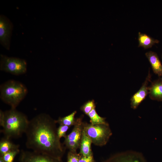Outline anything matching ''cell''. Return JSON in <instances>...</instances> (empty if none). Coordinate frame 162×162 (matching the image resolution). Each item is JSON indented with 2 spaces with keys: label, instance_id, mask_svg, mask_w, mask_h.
<instances>
[{
  "label": "cell",
  "instance_id": "obj_1",
  "mask_svg": "<svg viewBox=\"0 0 162 162\" xmlns=\"http://www.w3.org/2000/svg\"><path fill=\"white\" fill-rule=\"evenodd\" d=\"M56 120L41 113L29 121L26 146L33 151L61 159L66 149L58 137Z\"/></svg>",
  "mask_w": 162,
  "mask_h": 162
},
{
  "label": "cell",
  "instance_id": "obj_2",
  "mask_svg": "<svg viewBox=\"0 0 162 162\" xmlns=\"http://www.w3.org/2000/svg\"><path fill=\"white\" fill-rule=\"evenodd\" d=\"M29 121L25 114L16 108H11L4 112L0 110V125L2 127L1 132L6 138L10 139L21 136L25 133Z\"/></svg>",
  "mask_w": 162,
  "mask_h": 162
},
{
  "label": "cell",
  "instance_id": "obj_3",
  "mask_svg": "<svg viewBox=\"0 0 162 162\" xmlns=\"http://www.w3.org/2000/svg\"><path fill=\"white\" fill-rule=\"evenodd\" d=\"M28 90L23 83L14 80H8L0 86V98L11 108H16L25 97Z\"/></svg>",
  "mask_w": 162,
  "mask_h": 162
},
{
  "label": "cell",
  "instance_id": "obj_4",
  "mask_svg": "<svg viewBox=\"0 0 162 162\" xmlns=\"http://www.w3.org/2000/svg\"><path fill=\"white\" fill-rule=\"evenodd\" d=\"M83 130L91 139L92 144L98 146L105 145L112 134L108 123L92 125L84 122Z\"/></svg>",
  "mask_w": 162,
  "mask_h": 162
},
{
  "label": "cell",
  "instance_id": "obj_5",
  "mask_svg": "<svg viewBox=\"0 0 162 162\" xmlns=\"http://www.w3.org/2000/svg\"><path fill=\"white\" fill-rule=\"evenodd\" d=\"M0 70L14 75L26 73L27 64L24 59L16 57H9L1 54Z\"/></svg>",
  "mask_w": 162,
  "mask_h": 162
},
{
  "label": "cell",
  "instance_id": "obj_6",
  "mask_svg": "<svg viewBox=\"0 0 162 162\" xmlns=\"http://www.w3.org/2000/svg\"><path fill=\"white\" fill-rule=\"evenodd\" d=\"M13 25L9 19L4 15L0 16V42L7 50H9Z\"/></svg>",
  "mask_w": 162,
  "mask_h": 162
},
{
  "label": "cell",
  "instance_id": "obj_7",
  "mask_svg": "<svg viewBox=\"0 0 162 162\" xmlns=\"http://www.w3.org/2000/svg\"><path fill=\"white\" fill-rule=\"evenodd\" d=\"M103 162H147L141 153L127 151L114 154Z\"/></svg>",
  "mask_w": 162,
  "mask_h": 162
},
{
  "label": "cell",
  "instance_id": "obj_8",
  "mask_svg": "<svg viewBox=\"0 0 162 162\" xmlns=\"http://www.w3.org/2000/svg\"><path fill=\"white\" fill-rule=\"evenodd\" d=\"M21 152L20 162H62L61 159L47 154L23 150Z\"/></svg>",
  "mask_w": 162,
  "mask_h": 162
},
{
  "label": "cell",
  "instance_id": "obj_9",
  "mask_svg": "<svg viewBox=\"0 0 162 162\" xmlns=\"http://www.w3.org/2000/svg\"><path fill=\"white\" fill-rule=\"evenodd\" d=\"M151 75L149 71L146 79L139 90L130 99V106L134 110L137 108L148 93V82L151 81Z\"/></svg>",
  "mask_w": 162,
  "mask_h": 162
},
{
  "label": "cell",
  "instance_id": "obj_10",
  "mask_svg": "<svg viewBox=\"0 0 162 162\" xmlns=\"http://www.w3.org/2000/svg\"><path fill=\"white\" fill-rule=\"evenodd\" d=\"M83 116L76 118L75 123L71 132L67 135L64 142L76 141L80 143L83 130Z\"/></svg>",
  "mask_w": 162,
  "mask_h": 162
},
{
  "label": "cell",
  "instance_id": "obj_11",
  "mask_svg": "<svg viewBox=\"0 0 162 162\" xmlns=\"http://www.w3.org/2000/svg\"><path fill=\"white\" fill-rule=\"evenodd\" d=\"M151 65L154 74L162 77V64L157 54L154 52L149 51L145 53Z\"/></svg>",
  "mask_w": 162,
  "mask_h": 162
},
{
  "label": "cell",
  "instance_id": "obj_12",
  "mask_svg": "<svg viewBox=\"0 0 162 162\" xmlns=\"http://www.w3.org/2000/svg\"><path fill=\"white\" fill-rule=\"evenodd\" d=\"M92 144L91 139L83 130L80 143V154L85 156L92 154L91 147Z\"/></svg>",
  "mask_w": 162,
  "mask_h": 162
},
{
  "label": "cell",
  "instance_id": "obj_13",
  "mask_svg": "<svg viewBox=\"0 0 162 162\" xmlns=\"http://www.w3.org/2000/svg\"><path fill=\"white\" fill-rule=\"evenodd\" d=\"M148 94L151 99L162 101V82L159 80L154 81L149 87Z\"/></svg>",
  "mask_w": 162,
  "mask_h": 162
},
{
  "label": "cell",
  "instance_id": "obj_14",
  "mask_svg": "<svg viewBox=\"0 0 162 162\" xmlns=\"http://www.w3.org/2000/svg\"><path fill=\"white\" fill-rule=\"evenodd\" d=\"M139 46H141L144 49L151 48L155 44L159 42L157 39H154L146 34L138 33Z\"/></svg>",
  "mask_w": 162,
  "mask_h": 162
},
{
  "label": "cell",
  "instance_id": "obj_15",
  "mask_svg": "<svg viewBox=\"0 0 162 162\" xmlns=\"http://www.w3.org/2000/svg\"><path fill=\"white\" fill-rule=\"evenodd\" d=\"M19 146L13 143L9 139L4 137L0 141V154L1 156L11 151L19 149Z\"/></svg>",
  "mask_w": 162,
  "mask_h": 162
},
{
  "label": "cell",
  "instance_id": "obj_16",
  "mask_svg": "<svg viewBox=\"0 0 162 162\" xmlns=\"http://www.w3.org/2000/svg\"><path fill=\"white\" fill-rule=\"evenodd\" d=\"M77 113L76 111L73 112L70 114L63 117H59L56 120L57 124L59 125H64L71 127L75 123L76 118L75 116Z\"/></svg>",
  "mask_w": 162,
  "mask_h": 162
},
{
  "label": "cell",
  "instance_id": "obj_17",
  "mask_svg": "<svg viewBox=\"0 0 162 162\" xmlns=\"http://www.w3.org/2000/svg\"><path fill=\"white\" fill-rule=\"evenodd\" d=\"M87 116L89 117L90 123L92 124L108 123L106 120L105 118L101 117L98 114L95 108L92 110Z\"/></svg>",
  "mask_w": 162,
  "mask_h": 162
},
{
  "label": "cell",
  "instance_id": "obj_18",
  "mask_svg": "<svg viewBox=\"0 0 162 162\" xmlns=\"http://www.w3.org/2000/svg\"><path fill=\"white\" fill-rule=\"evenodd\" d=\"M96 105L93 100H89L80 107V110L85 114L87 115L92 110L95 109Z\"/></svg>",
  "mask_w": 162,
  "mask_h": 162
},
{
  "label": "cell",
  "instance_id": "obj_19",
  "mask_svg": "<svg viewBox=\"0 0 162 162\" xmlns=\"http://www.w3.org/2000/svg\"><path fill=\"white\" fill-rule=\"evenodd\" d=\"M19 149L9 152L1 156V158L4 162H13L16 156L19 153Z\"/></svg>",
  "mask_w": 162,
  "mask_h": 162
},
{
  "label": "cell",
  "instance_id": "obj_20",
  "mask_svg": "<svg viewBox=\"0 0 162 162\" xmlns=\"http://www.w3.org/2000/svg\"><path fill=\"white\" fill-rule=\"evenodd\" d=\"M63 144L66 149L72 152H76L80 146V142L76 141L64 142Z\"/></svg>",
  "mask_w": 162,
  "mask_h": 162
},
{
  "label": "cell",
  "instance_id": "obj_21",
  "mask_svg": "<svg viewBox=\"0 0 162 162\" xmlns=\"http://www.w3.org/2000/svg\"><path fill=\"white\" fill-rule=\"evenodd\" d=\"M70 127L64 125H59L57 128V133L58 138L60 139L62 137L65 138L67 135L66 133Z\"/></svg>",
  "mask_w": 162,
  "mask_h": 162
},
{
  "label": "cell",
  "instance_id": "obj_22",
  "mask_svg": "<svg viewBox=\"0 0 162 162\" xmlns=\"http://www.w3.org/2000/svg\"><path fill=\"white\" fill-rule=\"evenodd\" d=\"M80 154L76 152L69 151L68 154L67 162H79Z\"/></svg>",
  "mask_w": 162,
  "mask_h": 162
},
{
  "label": "cell",
  "instance_id": "obj_23",
  "mask_svg": "<svg viewBox=\"0 0 162 162\" xmlns=\"http://www.w3.org/2000/svg\"><path fill=\"white\" fill-rule=\"evenodd\" d=\"M79 162H95L94 160L93 154L85 156L80 154Z\"/></svg>",
  "mask_w": 162,
  "mask_h": 162
},
{
  "label": "cell",
  "instance_id": "obj_24",
  "mask_svg": "<svg viewBox=\"0 0 162 162\" xmlns=\"http://www.w3.org/2000/svg\"><path fill=\"white\" fill-rule=\"evenodd\" d=\"M0 162H4L1 157L0 158Z\"/></svg>",
  "mask_w": 162,
  "mask_h": 162
},
{
  "label": "cell",
  "instance_id": "obj_25",
  "mask_svg": "<svg viewBox=\"0 0 162 162\" xmlns=\"http://www.w3.org/2000/svg\"><path fill=\"white\" fill-rule=\"evenodd\" d=\"M159 80L162 82V77L160 78Z\"/></svg>",
  "mask_w": 162,
  "mask_h": 162
},
{
  "label": "cell",
  "instance_id": "obj_26",
  "mask_svg": "<svg viewBox=\"0 0 162 162\" xmlns=\"http://www.w3.org/2000/svg\"></svg>",
  "mask_w": 162,
  "mask_h": 162
}]
</instances>
